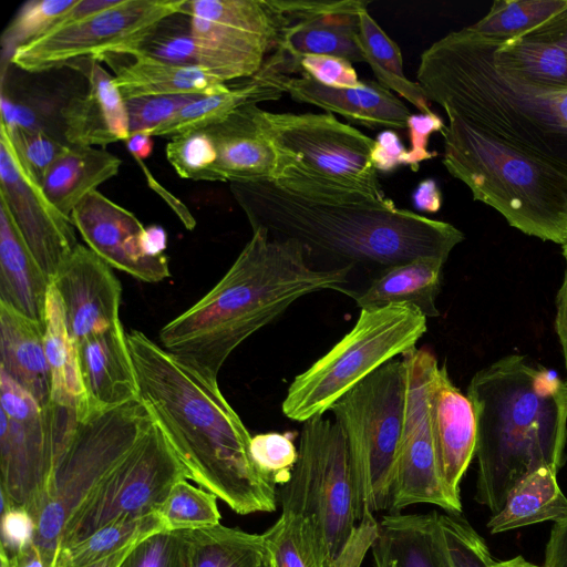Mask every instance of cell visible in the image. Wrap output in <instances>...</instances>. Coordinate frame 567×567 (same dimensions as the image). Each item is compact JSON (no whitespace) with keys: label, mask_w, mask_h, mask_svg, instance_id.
Returning <instances> with one entry per match:
<instances>
[{"label":"cell","mask_w":567,"mask_h":567,"mask_svg":"<svg viewBox=\"0 0 567 567\" xmlns=\"http://www.w3.org/2000/svg\"><path fill=\"white\" fill-rule=\"evenodd\" d=\"M262 567H277L276 563H275V560L272 558V555L269 551L268 547H267V550H266V554H265Z\"/></svg>","instance_id":"e7e4bbea"},{"label":"cell","mask_w":567,"mask_h":567,"mask_svg":"<svg viewBox=\"0 0 567 567\" xmlns=\"http://www.w3.org/2000/svg\"><path fill=\"white\" fill-rule=\"evenodd\" d=\"M487 567H539L518 555L505 560L492 559Z\"/></svg>","instance_id":"6125c7cd"},{"label":"cell","mask_w":567,"mask_h":567,"mask_svg":"<svg viewBox=\"0 0 567 567\" xmlns=\"http://www.w3.org/2000/svg\"><path fill=\"white\" fill-rule=\"evenodd\" d=\"M0 370L42 408L51 405V373L43 324L0 302Z\"/></svg>","instance_id":"83f0119b"},{"label":"cell","mask_w":567,"mask_h":567,"mask_svg":"<svg viewBox=\"0 0 567 567\" xmlns=\"http://www.w3.org/2000/svg\"><path fill=\"white\" fill-rule=\"evenodd\" d=\"M261 68L287 75L307 74L321 84L334 87H354L362 82L351 62L329 55H307L278 66H270L264 62Z\"/></svg>","instance_id":"c3c4849f"},{"label":"cell","mask_w":567,"mask_h":567,"mask_svg":"<svg viewBox=\"0 0 567 567\" xmlns=\"http://www.w3.org/2000/svg\"><path fill=\"white\" fill-rule=\"evenodd\" d=\"M408 148L392 130L381 132L374 140L372 162L378 172L389 173L406 164Z\"/></svg>","instance_id":"f5cc1de1"},{"label":"cell","mask_w":567,"mask_h":567,"mask_svg":"<svg viewBox=\"0 0 567 567\" xmlns=\"http://www.w3.org/2000/svg\"><path fill=\"white\" fill-rule=\"evenodd\" d=\"M251 229L298 241L328 268L382 269L419 258L447 260L464 239L450 223L399 208L391 199L337 203L295 194L274 182L230 183Z\"/></svg>","instance_id":"3957f363"},{"label":"cell","mask_w":567,"mask_h":567,"mask_svg":"<svg viewBox=\"0 0 567 567\" xmlns=\"http://www.w3.org/2000/svg\"><path fill=\"white\" fill-rule=\"evenodd\" d=\"M257 104H247L206 128L217 152V182H276L279 154L257 117Z\"/></svg>","instance_id":"d4e9b609"},{"label":"cell","mask_w":567,"mask_h":567,"mask_svg":"<svg viewBox=\"0 0 567 567\" xmlns=\"http://www.w3.org/2000/svg\"><path fill=\"white\" fill-rule=\"evenodd\" d=\"M405 405V365L393 359L330 409L341 427L355 483L359 523L388 509Z\"/></svg>","instance_id":"30bf717a"},{"label":"cell","mask_w":567,"mask_h":567,"mask_svg":"<svg viewBox=\"0 0 567 567\" xmlns=\"http://www.w3.org/2000/svg\"><path fill=\"white\" fill-rule=\"evenodd\" d=\"M128 152L134 158L144 159L148 157L153 152V137L145 133H133L130 134L125 141Z\"/></svg>","instance_id":"91938a15"},{"label":"cell","mask_w":567,"mask_h":567,"mask_svg":"<svg viewBox=\"0 0 567 567\" xmlns=\"http://www.w3.org/2000/svg\"><path fill=\"white\" fill-rule=\"evenodd\" d=\"M288 19L278 48L265 60L270 66L307 55L364 62L358 35L367 0H275Z\"/></svg>","instance_id":"ac0fdd59"},{"label":"cell","mask_w":567,"mask_h":567,"mask_svg":"<svg viewBox=\"0 0 567 567\" xmlns=\"http://www.w3.org/2000/svg\"><path fill=\"white\" fill-rule=\"evenodd\" d=\"M427 318L411 306L361 309L352 329L295 377L282 413L306 422L324 415L347 392L383 364L416 348Z\"/></svg>","instance_id":"9c48e42d"},{"label":"cell","mask_w":567,"mask_h":567,"mask_svg":"<svg viewBox=\"0 0 567 567\" xmlns=\"http://www.w3.org/2000/svg\"><path fill=\"white\" fill-rule=\"evenodd\" d=\"M159 530L165 529L157 513L113 520L84 540L60 549L53 567L86 566Z\"/></svg>","instance_id":"8d00e7d4"},{"label":"cell","mask_w":567,"mask_h":567,"mask_svg":"<svg viewBox=\"0 0 567 567\" xmlns=\"http://www.w3.org/2000/svg\"><path fill=\"white\" fill-rule=\"evenodd\" d=\"M282 513L305 517L313 528L326 567L353 537L358 496L341 427L324 415L302 423L298 458L280 489Z\"/></svg>","instance_id":"8fae6325"},{"label":"cell","mask_w":567,"mask_h":567,"mask_svg":"<svg viewBox=\"0 0 567 567\" xmlns=\"http://www.w3.org/2000/svg\"><path fill=\"white\" fill-rule=\"evenodd\" d=\"M401 358L405 365V405L389 514L421 503L461 514L462 506L451 499L441 481L431 430L430 389L437 359L425 348H414Z\"/></svg>","instance_id":"2e32d148"},{"label":"cell","mask_w":567,"mask_h":567,"mask_svg":"<svg viewBox=\"0 0 567 567\" xmlns=\"http://www.w3.org/2000/svg\"><path fill=\"white\" fill-rule=\"evenodd\" d=\"M561 248H563V255H564V257H566L567 256V236H566L565 243L561 245Z\"/></svg>","instance_id":"03108f58"},{"label":"cell","mask_w":567,"mask_h":567,"mask_svg":"<svg viewBox=\"0 0 567 567\" xmlns=\"http://www.w3.org/2000/svg\"><path fill=\"white\" fill-rule=\"evenodd\" d=\"M165 530H186L220 524L217 497L187 480L174 484L157 512Z\"/></svg>","instance_id":"60d3db41"},{"label":"cell","mask_w":567,"mask_h":567,"mask_svg":"<svg viewBox=\"0 0 567 567\" xmlns=\"http://www.w3.org/2000/svg\"><path fill=\"white\" fill-rule=\"evenodd\" d=\"M543 567H567V515L551 528Z\"/></svg>","instance_id":"db71d44e"},{"label":"cell","mask_w":567,"mask_h":567,"mask_svg":"<svg viewBox=\"0 0 567 567\" xmlns=\"http://www.w3.org/2000/svg\"><path fill=\"white\" fill-rule=\"evenodd\" d=\"M65 311L71 336L78 342L117 322L122 296L112 267L79 244L52 279Z\"/></svg>","instance_id":"ffe728a7"},{"label":"cell","mask_w":567,"mask_h":567,"mask_svg":"<svg viewBox=\"0 0 567 567\" xmlns=\"http://www.w3.org/2000/svg\"><path fill=\"white\" fill-rule=\"evenodd\" d=\"M557 473L549 466H542L522 477L509 491L502 509L489 518L486 525L489 533L498 534L565 517L567 497L559 487Z\"/></svg>","instance_id":"836d02e7"},{"label":"cell","mask_w":567,"mask_h":567,"mask_svg":"<svg viewBox=\"0 0 567 567\" xmlns=\"http://www.w3.org/2000/svg\"><path fill=\"white\" fill-rule=\"evenodd\" d=\"M200 94H172L141 96L124 100L128 116L130 134H148Z\"/></svg>","instance_id":"681fc988"},{"label":"cell","mask_w":567,"mask_h":567,"mask_svg":"<svg viewBox=\"0 0 567 567\" xmlns=\"http://www.w3.org/2000/svg\"><path fill=\"white\" fill-rule=\"evenodd\" d=\"M372 555L375 567H450L439 513L383 516Z\"/></svg>","instance_id":"4316f807"},{"label":"cell","mask_w":567,"mask_h":567,"mask_svg":"<svg viewBox=\"0 0 567 567\" xmlns=\"http://www.w3.org/2000/svg\"><path fill=\"white\" fill-rule=\"evenodd\" d=\"M0 200L52 281L79 245L75 227L71 218L47 198L41 186L23 169L3 127L0 131Z\"/></svg>","instance_id":"e0dca14e"},{"label":"cell","mask_w":567,"mask_h":567,"mask_svg":"<svg viewBox=\"0 0 567 567\" xmlns=\"http://www.w3.org/2000/svg\"><path fill=\"white\" fill-rule=\"evenodd\" d=\"M143 245L147 255L152 257L163 256V251L167 245V235L165 229L158 225L145 227Z\"/></svg>","instance_id":"680465c9"},{"label":"cell","mask_w":567,"mask_h":567,"mask_svg":"<svg viewBox=\"0 0 567 567\" xmlns=\"http://www.w3.org/2000/svg\"><path fill=\"white\" fill-rule=\"evenodd\" d=\"M416 82L445 113L492 132L567 175V90H543L499 72L489 42L467 27L429 47Z\"/></svg>","instance_id":"5b68a950"},{"label":"cell","mask_w":567,"mask_h":567,"mask_svg":"<svg viewBox=\"0 0 567 567\" xmlns=\"http://www.w3.org/2000/svg\"><path fill=\"white\" fill-rule=\"evenodd\" d=\"M13 151L23 169L41 186V183L68 144L39 128L19 125L8 126L1 122Z\"/></svg>","instance_id":"ee69618b"},{"label":"cell","mask_w":567,"mask_h":567,"mask_svg":"<svg viewBox=\"0 0 567 567\" xmlns=\"http://www.w3.org/2000/svg\"><path fill=\"white\" fill-rule=\"evenodd\" d=\"M51 285L0 200V302L43 324Z\"/></svg>","instance_id":"f1b7e54d"},{"label":"cell","mask_w":567,"mask_h":567,"mask_svg":"<svg viewBox=\"0 0 567 567\" xmlns=\"http://www.w3.org/2000/svg\"><path fill=\"white\" fill-rule=\"evenodd\" d=\"M411 199L419 212L434 214L442 207V193L433 178L421 181L412 192Z\"/></svg>","instance_id":"11a10c76"},{"label":"cell","mask_w":567,"mask_h":567,"mask_svg":"<svg viewBox=\"0 0 567 567\" xmlns=\"http://www.w3.org/2000/svg\"><path fill=\"white\" fill-rule=\"evenodd\" d=\"M154 421L138 399L92 412L78 422L56 460L33 518L34 545L44 567H53L69 518Z\"/></svg>","instance_id":"ba28073f"},{"label":"cell","mask_w":567,"mask_h":567,"mask_svg":"<svg viewBox=\"0 0 567 567\" xmlns=\"http://www.w3.org/2000/svg\"><path fill=\"white\" fill-rule=\"evenodd\" d=\"M78 353L90 413L138 400L135 370L121 321L78 342Z\"/></svg>","instance_id":"484cf974"},{"label":"cell","mask_w":567,"mask_h":567,"mask_svg":"<svg viewBox=\"0 0 567 567\" xmlns=\"http://www.w3.org/2000/svg\"><path fill=\"white\" fill-rule=\"evenodd\" d=\"M445 127L446 125L443 120L434 112L430 114H411L406 128L411 147L408 150L405 165L412 171H417L422 162L435 157L437 153L427 150L429 137L436 132L443 133Z\"/></svg>","instance_id":"f907efd6"},{"label":"cell","mask_w":567,"mask_h":567,"mask_svg":"<svg viewBox=\"0 0 567 567\" xmlns=\"http://www.w3.org/2000/svg\"><path fill=\"white\" fill-rule=\"evenodd\" d=\"M122 161L104 148L69 145L45 174L41 188L65 216L90 193L116 176Z\"/></svg>","instance_id":"1f68e13d"},{"label":"cell","mask_w":567,"mask_h":567,"mask_svg":"<svg viewBox=\"0 0 567 567\" xmlns=\"http://www.w3.org/2000/svg\"><path fill=\"white\" fill-rule=\"evenodd\" d=\"M165 153L167 161L182 178L217 182V152L206 130L171 138Z\"/></svg>","instance_id":"7bdbcfd3"},{"label":"cell","mask_w":567,"mask_h":567,"mask_svg":"<svg viewBox=\"0 0 567 567\" xmlns=\"http://www.w3.org/2000/svg\"><path fill=\"white\" fill-rule=\"evenodd\" d=\"M138 399L152 413L188 478L247 515L274 512L276 485L250 453L251 435L217 380L165 350L144 332H126Z\"/></svg>","instance_id":"6da1fadb"},{"label":"cell","mask_w":567,"mask_h":567,"mask_svg":"<svg viewBox=\"0 0 567 567\" xmlns=\"http://www.w3.org/2000/svg\"><path fill=\"white\" fill-rule=\"evenodd\" d=\"M0 567H16V561L0 547Z\"/></svg>","instance_id":"be15d7a7"},{"label":"cell","mask_w":567,"mask_h":567,"mask_svg":"<svg viewBox=\"0 0 567 567\" xmlns=\"http://www.w3.org/2000/svg\"><path fill=\"white\" fill-rule=\"evenodd\" d=\"M186 0H121L85 19L56 27L19 48L10 63L43 72L83 58L101 61L134 52L156 25L183 10Z\"/></svg>","instance_id":"9a60e30c"},{"label":"cell","mask_w":567,"mask_h":567,"mask_svg":"<svg viewBox=\"0 0 567 567\" xmlns=\"http://www.w3.org/2000/svg\"><path fill=\"white\" fill-rule=\"evenodd\" d=\"M44 347L51 373V404L90 414L82 382L78 343L70 333L62 300L51 285L43 319Z\"/></svg>","instance_id":"d6a6232c"},{"label":"cell","mask_w":567,"mask_h":567,"mask_svg":"<svg viewBox=\"0 0 567 567\" xmlns=\"http://www.w3.org/2000/svg\"><path fill=\"white\" fill-rule=\"evenodd\" d=\"M445 262L439 258H419L382 269L364 288L349 296L360 310L411 306L426 318L439 317L436 299Z\"/></svg>","instance_id":"f546056e"},{"label":"cell","mask_w":567,"mask_h":567,"mask_svg":"<svg viewBox=\"0 0 567 567\" xmlns=\"http://www.w3.org/2000/svg\"><path fill=\"white\" fill-rule=\"evenodd\" d=\"M0 406L1 513L22 507L34 518L64 444L52 406L42 408L2 370Z\"/></svg>","instance_id":"5bb4252c"},{"label":"cell","mask_w":567,"mask_h":567,"mask_svg":"<svg viewBox=\"0 0 567 567\" xmlns=\"http://www.w3.org/2000/svg\"><path fill=\"white\" fill-rule=\"evenodd\" d=\"M430 419L437 468L451 499L462 506L461 481L476 453L477 426L472 401L437 367L430 389Z\"/></svg>","instance_id":"44dd1931"},{"label":"cell","mask_w":567,"mask_h":567,"mask_svg":"<svg viewBox=\"0 0 567 567\" xmlns=\"http://www.w3.org/2000/svg\"><path fill=\"white\" fill-rule=\"evenodd\" d=\"M120 55V54H115ZM114 69V84L124 100L172 94L209 95L230 86L198 65H178L143 54L122 55Z\"/></svg>","instance_id":"4dcf8cb0"},{"label":"cell","mask_w":567,"mask_h":567,"mask_svg":"<svg viewBox=\"0 0 567 567\" xmlns=\"http://www.w3.org/2000/svg\"><path fill=\"white\" fill-rule=\"evenodd\" d=\"M258 72L295 101L318 106L371 128H408L410 110L378 82L362 81L354 87H334L321 84L307 74L292 76L264 69Z\"/></svg>","instance_id":"7402d4cb"},{"label":"cell","mask_w":567,"mask_h":567,"mask_svg":"<svg viewBox=\"0 0 567 567\" xmlns=\"http://www.w3.org/2000/svg\"><path fill=\"white\" fill-rule=\"evenodd\" d=\"M446 115L442 135L447 172L512 227L561 246L567 236V175L492 132Z\"/></svg>","instance_id":"8992f818"},{"label":"cell","mask_w":567,"mask_h":567,"mask_svg":"<svg viewBox=\"0 0 567 567\" xmlns=\"http://www.w3.org/2000/svg\"><path fill=\"white\" fill-rule=\"evenodd\" d=\"M131 54H143L178 65H198L189 16L182 11L167 17Z\"/></svg>","instance_id":"b9f144b4"},{"label":"cell","mask_w":567,"mask_h":567,"mask_svg":"<svg viewBox=\"0 0 567 567\" xmlns=\"http://www.w3.org/2000/svg\"><path fill=\"white\" fill-rule=\"evenodd\" d=\"M71 65L84 73L89 89L70 99L61 110L66 144L104 148L125 142L130 136L128 116L114 76L91 58Z\"/></svg>","instance_id":"603a6c76"},{"label":"cell","mask_w":567,"mask_h":567,"mask_svg":"<svg viewBox=\"0 0 567 567\" xmlns=\"http://www.w3.org/2000/svg\"><path fill=\"white\" fill-rule=\"evenodd\" d=\"M136 543H133L110 556H106L83 567H118Z\"/></svg>","instance_id":"94428289"},{"label":"cell","mask_w":567,"mask_h":567,"mask_svg":"<svg viewBox=\"0 0 567 567\" xmlns=\"http://www.w3.org/2000/svg\"><path fill=\"white\" fill-rule=\"evenodd\" d=\"M35 523L25 508L11 507L1 513L0 547L14 557L34 544Z\"/></svg>","instance_id":"816d5d0a"},{"label":"cell","mask_w":567,"mask_h":567,"mask_svg":"<svg viewBox=\"0 0 567 567\" xmlns=\"http://www.w3.org/2000/svg\"><path fill=\"white\" fill-rule=\"evenodd\" d=\"M197 64L224 83L254 76L278 48L288 19L275 0H192Z\"/></svg>","instance_id":"4fadbf2b"},{"label":"cell","mask_w":567,"mask_h":567,"mask_svg":"<svg viewBox=\"0 0 567 567\" xmlns=\"http://www.w3.org/2000/svg\"><path fill=\"white\" fill-rule=\"evenodd\" d=\"M567 6V0H496L489 11L467 29L484 38L509 41L533 30Z\"/></svg>","instance_id":"74e56055"},{"label":"cell","mask_w":567,"mask_h":567,"mask_svg":"<svg viewBox=\"0 0 567 567\" xmlns=\"http://www.w3.org/2000/svg\"><path fill=\"white\" fill-rule=\"evenodd\" d=\"M135 159L142 167V169L146 176L148 185L155 192H157L171 205L173 210L178 215L183 225L187 229L192 230L195 227L196 221H195V218L193 217V215L189 213V210L183 205V203L179 199L175 198L168 190H166L164 187H162V185L157 181L154 179L151 172L147 171V167L144 165L142 159H140V158H135Z\"/></svg>","instance_id":"9f6ffc18"},{"label":"cell","mask_w":567,"mask_h":567,"mask_svg":"<svg viewBox=\"0 0 567 567\" xmlns=\"http://www.w3.org/2000/svg\"><path fill=\"white\" fill-rule=\"evenodd\" d=\"M187 478L185 467L154 421L69 518L58 551L113 520L157 513L174 484Z\"/></svg>","instance_id":"7c38bea8"},{"label":"cell","mask_w":567,"mask_h":567,"mask_svg":"<svg viewBox=\"0 0 567 567\" xmlns=\"http://www.w3.org/2000/svg\"><path fill=\"white\" fill-rule=\"evenodd\" d=\"M79 0H30L24 2L1 37V62H10L14 52L41 38L59 24Z\"/></svg>","instance_id":"ab89813d"},{"label":"cell","mask_w":567,"mask_h":567,"mask_svg":"<svg viewBox=\"0 0 567 567\" xmlns=\"http://www.w3.org/2000/svg\"><path fill=\"white\" fill-rule=\"evenodd\" d=\"M118 567H192L186 530H159L146 536Z\"/></svg>","instance_id":"f6af8a7d"},{"label":"cell","mask_w":567,"mask_h":567,"mask_svg":"<svg viewBox=\"0 0 567 567\" xmlns=\"http://www.w3.org/2000/svg\"><path fill=\"white\" fill-rule=\"evenodd\" d=\"M565 259L567 262V256ZM555 328L561 344L565 367L567 371V266L561 287L557 293V313Z\"/></svg>","instance_id":"6f0895ef"},{"label":"cell","mask_w":567,"mask_h":567,"mask_svg":"<svg viewBox=\"0 0 567 567\" xmlns=\"http://www.w3.org/2000/svg\"><path fill=\"white\" fill-rule=\"evenodd\" d=\"M262 536L277 567H326L313 528L302 516L281 513Z\"/></svg>","instance_id":"f35d334b"},{"label":"cell","mask_w":567,"mask_h":567,"mask_svg":"<svg viewBox=\"0 0 567 567\" xmlns=\"http://www.w3.org/2000/svg\"><path fill=\"white\" fill-rule=\"evenodd\" d=\"M487 40L499 72L538 89L567 90V6L518 38Z\"/></svg>","instance_id":"cb8c5ba5"},{"label":"cell","mask_w":567,"mask_h":567,"mask_svg":"<svg viewBox=\"0 0 567 567\" xmlns=\"http://www.w3.org/2000/svg\"><path fill=\"white\" fill-rule=\"evenodd\" d=\"M450 567H487L493 559L484 538L460 514H439Z\"/></svg>","instance_id":"bcb514c9"},{"label":"cell","mask_w":567,"mask_h":567,"mask_svg":"<svg viewBox=\"0 0 567 567\" xmlns=\"http://www.w3.org/2000/svg\"><path fill=\"white\" fill-rule=\"evenodd\" d=\"M352 270L318 267L298 241L254 229L221 279L161 329V346L217 380L230 353L295 301L322 290L346 293Z\"/></svg>","instance_id":"7a4b0ae2"},{"label":"cell","mask_w":567,"mask_h":567,"mask_svg":"<svg viewBox=\"0 0 567 567\" xmlns=\"http://www.w3.org/2000/svg\"><path fill=\"white\" fill-rule=\"evenodd\" d=\"M70 218L86 246L111 267L146 282H158L171 276L164 255L146 254L145 227L138 218L99 190L82 199Z\"/></svg>","instance_id":"d6986e66"},{"label":"cell","mask_w":567,"mask_h":567,"mask_svg":"<svg viewBox=\"0 0 567 567\" xmlns=\"http://www.w3.org/2000/svg\"><path fill=\"white\" fill-rule=\"evenodd\" d=\"M358 43L364 62L370 65L379 84L405 99L420 113H433L421 85L405 76L398 44L382 30L368 9L360 13Z\"/></svg>","instance_id":"e575fe53"},{"label":"cell","mask_w":567,"mask_h":567,"mask_svg":"<svg viewBox=\"0 0 567 567\" xmlns=\"http://www.w3.org/2000/svg\"><path fill=\"white\" fill-rule=\"evenodd\" d=\"M192 567H262L267 550L262 534L221 524L186 529Z\"/></svg>","instance_id":"d590c367"},{"label":"cell","mask_w":567,"mask_h":567,"mask_svg":"<svg viewBox=\"0 0 567 567\" xmlns=\"http://www.w3.org/2000/svg\"><path fill=\"white\" fill-rule=\"evenodd\" d=\"M475 410V499L496 514L526 474L565 463L567 382L527 355L511 354L477 371L467 388Z\"/></svg>","instance_id":"277c9868"},{"label":"cell","mask_w":567,"mask_h":567,"mask_svg":"<svg viewBox=\"0 0 567 567\" xmlns=\"http://www.w3.org/2000/svg\"><path fill=\"white\" fill-rule=\"evenodd\" d=\"M257 117L279 154L277 185L324 202L370 203L388 198L372 162L374 140L332 113H275Z\"/></svg>","instance_id":"52a82bcc"},{"label":"cell","mask_w":567,"mask_h":567,"mask_svg":"<svg viewBox=\"0 0 567 567\" xmlns=\"http://www.w3.org/2000/svg\"><path fill=\"white\" fill-rule=\"evenodd\" d=\"M296 433L268 432L251 436L250 453L258 468L275 485H285L298 458Z\"/></svg>","instance_id":"7dc6e473"}]
</instances>
